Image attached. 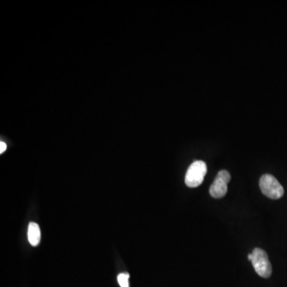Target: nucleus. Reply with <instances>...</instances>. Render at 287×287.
I'll return each instance as SVG.
<instances>
[{
    "label": "nucleus",
    "instance_id": "nucleus-1",
    "mask_svg": "<svg viewBox=\"0 0 287 287\" xmlns=\"http://www.w3.org/2000/svg\"><path fill=\"white\" fill-rule=\"evenodd\" d=\"M259 187L263 195L272 200H277L284 195V188L274 176L270 174L262 175L259 180Z\"/></svg>",
    "mask_w": 287,
    "mask_h": 287
},
{
    "label": "nucleus",
    "instance_id": "nucleus-2",
    "mask_svg": "<svg viewBox=\"0 0 287 287\" xmlns=\"http://www.w3.org/2000/svg\"><path fill=\"white\" fill-rule=\"evenodd\" d=\"M207 173V165L202 160L193 162L187 169L185 183L189 187H197L204 181Z\"/></svg>",
    "mask_w": 287,
    "mask_h": 287
},
{
    "label": "nucleus",
    "instance_id": "nucleus-3",
    "mask_svg": "<svg viewBox=\"0 0 287 287\" xmlns=\"http://www.w3.org/2000/svg\"><path fill=\"white\" fill-rule=\"evenodd\" d=\"M251 254L253 256L251 262L257 274L264 278L270 277L272 266L266 251L260 248H255Z\"/></svg>",
    "mask_w": 287,
    "mask_h": 287
},
{
    "label": "nucleus",
    "instance_id": "nucleus-4",
    "mask_svg": "<svg viewBox=\"0 0 287 287\" xmlns=\"http://www.w3.org/2000/svg\"><path fill=\"white\" fill-rule=\"evenodd\" d=\"M231 180V175L226 170H221L216 175L214 182L211 185L210 195L214 198L220 199L225 197L228 193V183Z\"/></svg>",
    "mask_w": 287,
    "mask_h": 287
},
{
    "label": "nucleus",
    "instance_id": "nucleus-5",
    "mask_svg": "<svg viewBox=\"0 0 287 287\" xmlns=\"http://www.w3.org/2000/svg\"><path fill=\"white\" fill-rule=\"evenodd\" d=\"M27 237H28L29 243L33 247H36L40 243V228L36 223H34V222L30 223L29 226H28V231H27Z\"/></svg>",
    "mask_w": 287,
    "mask_h": 287
},
{
    "label": "nucleus",
    "instance_id": "nucleus-6",
    "mask_svg": "<svg viewBox=\"0 0 287 287\" xmlns=\"http://www.w3.org/2000/svg\"><path fill=\"white\" fill-rule=\"evenodd\" d=\"M129 274L127 273H122L118 276V281L121 287H129Z\"/></svg>",
    "mask_w": 287,
    "mask_h": 287
},
{
    "label": "nucleus",
    "instance_id": "nucleus-7",
    "mask_svg": "<svg viewBox=\"0 0 287 287\" xmlns=\"http://www.w3.org/2000/svg\"><path fill=\"white\" fill-rule=\"evenodd\" d=\"M7 149V145L4 142L0 143V153L2 154L3 152H5Z\"/></svg>",
    "mask_w": 287,
    "mask_h": 287
},
{
    "label": "nucleus",
    "instance_id": "nucleus-8",
    "mask_svg": "<svg viewBox=\"0 0 287 287\" xmlns=\"http://www.w3.org/2000/svg\"><path fill=\"white\" fill-rule=\"evenodd\" d=\"M252 254H250L248 255V260L249 261H251L252 260Z\"/></svg>",
    "mask_w": 287,
    "mask_h": 287
}]
</instances>
